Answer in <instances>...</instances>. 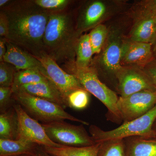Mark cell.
<instances>
[{"label":"cell","mask_w":156,"mask_h":156,"mask_svg":"<svg viewBox=\"0 0 156 156\" xmlns=\"http://www.w3.org/2000/svg\"><path fill=\"white\" fill-rule=\"evenodd\" d=\"M1 11L9 20L8 41L36 58L46 53L44 37L51 12L30 0L11 1Z\"/></svg>","instance_id":"6da1fadb"},{"label":"cell","mask_w":156,"mask_h":156,"mask_svg":"<svg viewBox=\"0 0 156 156\" xmlns=\"http://www.w3.org/2000/svg\"><path fill=\"white\" fill-rule=\"evenodd\" d=\"M80 37L71 13L52 12L44 35L45 53L57 63L75 61L76 45Z\"/></svg>","instance_id":"7a4b0ae2"},{"label":"cell","mask_w":156,"mask_h":156,"mask_svg":"<svg viewBox=\"0 0 156 156\" xmlns=\"http://www.w3.org/2000/svg\"><path fill=\"white\" fill-rule=\"evenodd\" d=\"M74 62L64 63V70L74 76L84 89L104 105L108 109V118L110 121L118 123L122 122L117 108L119 97L115 92L100 80L94 67L91 66L86 68L78 67Z\"/></svg>","instance_id":"3957f363"},{"label":"cell","mask_w":156,"mask_h":156,"mask_svg":"<svg viewBox=\"0 0 156 156\" xmlns=\"http://www.w3.org/2000/svg\"><path fill=\"white\" fill-rule=\"evenodd\" d=\"M156 119V105L142 116L123 123L119 127L109 131H104L95 125H91L89 132L95 143L111 140L125 139L131 136H139L155 138L152 127Z\"/></svg>","instance_id":"277c9868"},{"label":"cell","mask_w":156,"mask_h":156,"mask_svg":"<svg viewBox=\"0 0 156 156\" xmlns=\"http://www.w3.org/2000/svg\"><path fill=\"white\" fill-rule=\"evenodd\" d=\"M13 97L29 115L42 123L69 120L89 125L88 122L72 115L63 107L50 101L22 92L13 93Z\"/></svg>","instance_id":"5b68a950"},{"label":"cell","mask_w":156,"mask_h":156,"mask_svg":"<svg viewBox=\"0 0 156 156\" xmlns=\"http://www.w3.org/2000/svg\"><path fill=\"white\" fill-rule=\"evenodd\" d=\"M49 138L60 145L73 147L89 146L95 142L83 125H72L64 120L41 123Z\"/></svg>","instance_id":"8992f818"},{"label":"cell","mask_w":156,"mask_h":156,"mask_svg":"<svg viewBox=\"0 0 156 156\" xmlns=\"http://www.w3.org/2000/svg\"><path fill=\"white\" fill-rule=\"evenodd\" d=\"M156 105V91H141L128 97H119L117 106L123 123L142 116Z\"/></svg>","instance_id":"52a82bcc"},{"label":"cell","mask_w":156,"mask_h":156,"mask_svg":"<svg viewBox=\"0 0 156 156\" xmlns=\"http://www.w3.org/2000/svg\"><path fill=\"white\" fill-rule=\"evenodd\" d=\"M37 58L44 67L43 75L57 88L66 102L67 96L73 91L77 89H85L74 76L62 69L47 53Z\"/></svg>","instance_id":"ba28073f"},{"label":"cell","mask_w":156,"mask_h":156,"mask_svg":"<svg viewBox=\"0 0 156 156\" xmlns=\"http://www.w3.org/2000/svg\"><path fill=\"white\" fill-rule=\"evenodd\" d=\"M115 77L120 97H128L145 90L156 92L155 87L142 68L123 66Z\"/></svg>","instance_id":"9c48e42d"},{"label":"cell","mask_w":156,"mask_h":156,"mask_svg":"<svg viewBox=\"0 0 156 156\" xmlns=\"http://www.w3.org/2000/svg\"><path fill=\"white\" fill-rule=\"evenodd\" d=\"M13 107L17 112L19 120L17 140H25L40 146L58 148L65 146L52 141L48 137L41 124L30 117L19 104L15 103Z\"/></svg>","instance_id":"30bf717a"},{"label":"cell","mask_w":156,"mask_h":156,"mask_svg":"<svg viewBox=\"0 0 156 156\" xmlns=\"http://www.w3.org/2000/svg\"><path fill=\"white\" fill-rule=\"evenodd\" d=\"M110 3L100 0L86 2L81 6L76 20V30L80 37L84 32L101 24L112 12Z\"/></svg>","instance_id":"8fae6325"},{"label":"cell","mask_w":156,"mask_h":156,"mask_svg":"<svg viewBox=\"0 0 156 156\" xmlns=\"http://www.w3.org/2000/svg\"><path fill=\"white\" fill-rule=\"evenodd\" d=\"M123 41L119 31L117 29L109 31L106 42L98 59V66L115 77L123 66L121 57Z\"/></svg>","instance_id":"7c38bea8"},{"label":"cell","mask_w":156,"mask_h":156,"mask_svg":"<svg viewBox=\"0 0 156 156\" xmlns=\"http://www.w3.org/2000/svg\"><path fill=\"white\" fill-rule=\"evenodd\" d=\"M154 58L151 44L129 40L123 41L121 57L122 66L143 68Z\"/></svg>","instance_id":"4fadbf2b"},{"label":"cell","mask_w":156,"mask_h":156,"mask_svg":"<svg viewBox=\"0 0 156 156\" xmlns=\"http://www.w3.org/2000/svg\"><path fill=\"white\" fill-rule=\"evenodd\" d=\"M6 46L7 52L4 56V62L14 66L17 71L37 68L44 74V67L36 57L7 40Z\"/></svg>","instance_id":"5bb4252c"},{"label":"cell","mask_w":156,"mask_h":156,"mask_svg":"<svg viewBox=\"0 0 156 156\" xmlns=\"http://www.w3.org/2000/svg\"><path fill=\"white\" fill-rule=\"evenodd\" d=\"M22 92L50 101L65 108L66 102L61 93L49 80L36 83L27 84L17 88L13 93Z\"/></svg>","instance_id":"9a60e30c"},{"label":"cell","mask_w":156,"mask_h":156,"mask_svg":"<svg viewBox=\"0 0 156 156\" xmlns=\"http://www.w3.org/2000/svg\"><path fill=\"white\" fill-rule=\"evenodd\" d=\"M155 16H137V19L130 33L129 40L151 44L156 34Z\"/></svg>","instance_id":"2e32d148"},{"label":"cell","mask_w":156,"mask_h":156,"mask_svg":"<svg viewBox=\"0 0 156 156\" xmlns=\"http://www.w3.org/2000/svg\"><path fill=\"white\" fill-rule=\"evenodd\" d=\"M124 140L126 156H156V138L135 136Z\"/></svg>","instance_id":"e0dca14e"},{"label":"cell","mask_w":156,"mask_h":156,"mask_svg":"<svg viewBox=\"0 0 156 156\" xmlns=\"http://www.w3.org/2000/svg\"><path fill=\"white\" fill-rule=\"evenodd\" d=\"M41 146L25 140L0 138V156L28 154L34 156Z\"/></svg>","instance_id":"ac0fdd59"},{"label":"cell","mask_w":156,"mask_h":156,"mask_svg":"<svg viewBox=\"0 0 156 156\" xmlns=\"http://www.w3.org/2000/svg\"><path fill=\"white\" fill-rule=\"evenodd\" d=\"M19 133V120L14 107L0 114V138L16 140Z\"/></svg>","instance_id":"d6986e66"},{"label":"cell","mask_w":156,"mask_h":156,"mask_svg":"<svg viewBox=\"0 0 156 156\" xmlns=\"http://www.w3.org/2000/svg\"><path fill=\"white\" fill-rule=\"evenodd\" d=\"M101 143L82 147L64 146L62 147L41 146L46 152L56 156H98Z\"/></svg>","instance_id":"ffe728a7"},{"label":"cell","mask_w":156,"mask_h":156,"mask_svg":"<svg viewBox=\"0 0 156 156\" xmlns=\"http://www.w3.org/2000/svg\"><path fill=\"white\" fill-rule=\"evenodd\" d=\"M76 66L86 68L91 66L94 55L90 44L89 34H82L78 38L75 47Z\"/></svg>","instance_id":"44dd1931"},{"label":"cell","mask_w":156,"mask_h":156,"mask_svg":"<svg viewBox=\"0 0 156 156\" xmlns=\"http://www.w3.org/2000/svg\"><path fill=\"white\" fill-rule=\"evenodd\" d=\"M48 80L38 69L17 71L14 75V83L11 88L13 92L15 89L23 85L36 83Z\"/></svg>","instance_id":"7402d4cb"},{"label":"cell","mask_w":156,"mask_h":156,"mask_svg":"<svg viewBox=\"0 0 156 156\" xmlns=\"http://www.w3.org/2000/svg\"><path fill=\"white\" fill-rule=\"evenodd\" d=\"M99 143L98 156H126L124 139L111 140Z\"/></svg>","instance_id":"603a6c76"},{"label":"cell","mask_w":156,"mask_h":156,"mask_svg":"<svg viewBox=\"0 0 156 156\" xmlns=\"http://www.w3.org/2000/svg\"><path fill=\"white\" fill-rule=\"evenodd\" d=\"M109 31L106 27L101 24L92 29L89 34V41L94 54H100L105 42Z\"/></svg>","instance_id":"cb8c5ba5"},{"label":"cell","mask_w":156,"mask_h":156,"mask_svg":"<svg viewBox=\"0 0 156 156\" xmlns=\"http://www.w3.org/2000/svg\"><path fill=\"white\" fill-rule=\"evenodd\" d=\"M89 93L85 89H77L70 93L66 99L67 107L77 110L86 108L89 102Z\"/></svg>","instance_id":"d4e9b609"},{"label":"cell","mask_w":156,"mask_h":156,"mask_svg":"<svg viewBox=\"0 0 156 156\" xmlns=\"http://www.w3.org/2000/svg\"><path fill=\"white\" fill-rule=\"evenodd\" d=\"M16 68L8 62H0V87H11L14 83Z\"/></svg>","instance_id":"484cf974"},{"label":"cell","mask_w":156,"mask_h":156,"mask_svg":"<svg viewBox=\"0 0 156 156\" xmlns=\"http://www.w3.org/2000/svg\"><path fill=\"white\" fill-rule=\"evenodd\" d=\"M34 2L40 8L51 13L65 11L71 2L69 0H34Z\"/></svg>","instance_id":"4316f807"},{"label":"cell","mask_w":156,"mask_h":156,"mask_svg":"<svg viewBox=\"0 0 156 156\" xmlns=\"http://www.w3.org/2000/svg\"><path fill=\"white\" fill-rule=\"evenodd\" d=\"M16 101L11 87H0V112H5L13 107Z\"/></svg>","instance_id":"83f0119b"},{"label":"cell","mask_w":156,"mask_h":156,"mask_svg":"<svg viewBox=\"0 0 156 156\" xmlns=\"http://www.w3.org/2000/svg\"><path fill=\"white\" fill-rule=\"evenodd\" d=\"M139 6L140 9L137 16H156V0L144 1Z\"/></svg>","instance_id":"f1b7e54d"},{"label":"cell","mask_w":156,"mask_h":156,"mask_svg":"<svg viewBox=\"0 0 156 156\" xmlns=\"http://www.w3.org/2000/svg\"><path fill=\"white\" fill-rule=\"evenodd\" d=\"M142 68L156 89V58Z\"/></svg>","instance_id":"f546056e"},{"label":"cell","mask_w":156,"mask_h":156,"mask_svg":"<svg viewBox=\"0 0 156 156\" xmlns=\"http://www.w3.org/2000/svg\"><path fill=\"white\" fill-rule=\"evenodd\" d=\"M9 20L5 14L1 11L0 12V36L6 38L9 33Z\"/></svg>","instance_id":"4dcf8cb0"},{"label":"cell","mask_w":156,"mask_h":156,"mask_svg":"<svg viewBox=\"0 0 156 156\" xmlns=\"http://www.w3.org/2000/svg\"><path fill=\"white\" fill-rule=\"evenodd\" d=\"M7 52L6 39L0 37V62H4V56Z\"/></svg>","instance_id":"1f68e13d"},{"label":"cell","mask_w":156,"mask_h":156,"mask_svg":"<svg viewBox=\"0 0 156 156\" xmlns=\"http://www.w3.org/2000/svg\"><path fill=\"white\" fill-rule=\"evenodd\" d=\"M34 156H56L55 155H53L50 154L46 152L44 150H42L41 148L40 147V148L37 151L35 154Z\"/></svg>","instance_id":"d6a6232c"},{"label":"cell","mask_w":156,"mask_h":156,"mask_svg":"<svg viewBox=\"0 0 156 156\" xmlns=\"http://www.w3.org/2000/svg\"><path fill=\"white\" fill-rule=\"evenodd\" d=\"M152 45V50L153 53V55L154 57L155 58H156V34L155 37L154 38L153 41L151 44Z\"/></svg>","instance_id":"836d02e7"},{"label":"cell","mask_w":156,"mask_h":156,"mask_svg":"<svg viewBox=\"0 0 156 156\" xmlns=\"http://www.w3.org/2000/svg\"><path fill=\"white\" fill-rule=\"evenodd\" d=\"M11 1L9 0H0V7L1 9L5 7L11 2Z\"/></svg>","instance_id":"e575fe53"},{"label":"cell","mask_w":156,"mask_h":156,"mask_svg":"<svg viewBox=\"0 0 156 156\" xmlns=\"http://www.w3.org/2000/svg\"><path fill=\"white\" fill-rule=\"evenodd\" d=\"M152 130L154 135L155 138H156V119L154 123L153 126Z\"/></svg>","instance_id":"d590c367"},{"label":"cell","mask_w":156,"mask_h":156,"mask_svg":"<svg viewBox=\"0 0 156 156\" xmlns=\"http://www.w3.org/2000/svg\"><path fill=\"white\" fill-rule=\"evenodd\" d=\"M9 156H34L32 155L28 154H23L16 155H12Z\"/></svg>","instance_id":"8d00e7d4"},{"label":"cell","mask_w":156,"mask_h":156,"mask_svg":"<svg viewBox=\"0 0 156 156\" xmlns=\"http://www.w3.org/2000/svg\"><path fill=\"white\" fill-rule=\"evenodd\" d=\"M155 20L156 24V16H155Z\"/></svg>","instance_id":"74e56055"}]
</instances>
